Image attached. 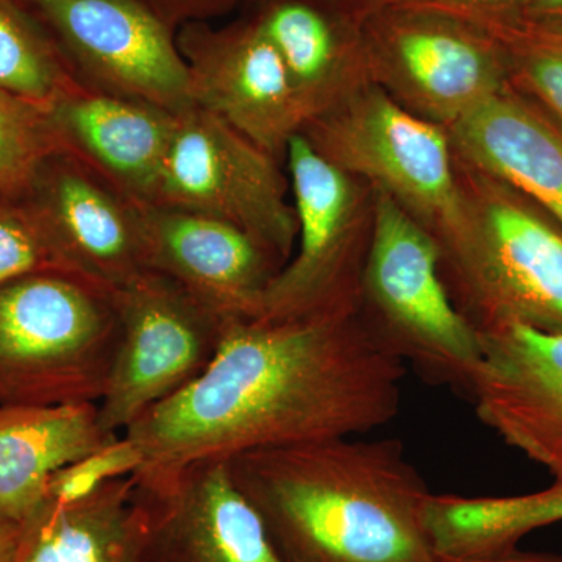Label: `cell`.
Instances as JSON below:
<instances>
[{"instance_id":"2","label":"cell","mask_w":562,"mask_h":562,"mask_svg":"<svg viewBox=\"0 0 562 562\" xmlns=\"http://www.w3.org/2000/svg\"><path fill=\"white\" fill-rule=\"evenodd\" d=\"M284 562H447L431 492L398 439L333 438L228 458Z\"/></svg>"},{"instance_id":"28","label":"cell","mask_w":562,"mask_h":562,"mask_svg":"<svg viewBox=\"0 0 562 562\" xmlns=\"http://www.w3.org/2000/svg\"><path fill=\"white\" fill-rule=\"evenodd\" d=\"M390 5L442 14L486 33L524 20V0H391Z\"/></svg>"},{"instance_id":"9","label":"cell","mask_w":562,"mask_h":562,"mask_svg":"<svg viewBox=\"0 0 562 562\" xmlns=\"http://www.w3.org/2000/svg\"><path fill=\"white\" fill-rule=\"evenodd\" d=\"M281 162L209 111L177 116L151 205L205 214L236 225L286 265L297 217Z\"/></svg>"},{"instance_id":"12","label":"cell","mask_w":562,"mask_h":562,"mask_svg":"<svg viewBox=\"0 0 562 562\" xmlns=\"http://www.w3.org/2000/svg\"><path fill=\"white\" fill-rule=\"evenodd\" d=\"M192 99L280 162L306 121L276 47L251 14L177 32Z\"/></svg>"},{"instance_id":"17","label":"cell","mask_w":562,"mask_h":562,"mask_svg":"<svg viewBox=\"0 0 562 562\" xmlns=\"http://www.w3.org/2000/svg\"><path fill=\"white\" fill-rule=\"evenodd\" d=\"M63 150L140 203L154 202L177 116L77 80L49 109Z\"/></svg>"},{"instance_id":"14","label":"cell","mask_w":562,"mask_h":562,"mask_svg":"<svg viewBox=\"0 0 562 562\" xmlns=\"http://www.w3.org/2000/svg\"><path fill=\"white\" fill-rule=\"evenodd\" d=\"M22 199L70 273L114 294L147 271L140 202L76 155L47 158Z\"/></svg>"},{"instance_id":"13","label":"cell","mask_w":562,"mask_h":562,"mask_svg":"<svg viewBox=\"0 0 562 562\" xmlns=\"http://www.w3.org/2000/svg\"><path fill=\"white\" fill-rule=\"evenodd\" d=\"M133 475L144 509L139 562H284L227 460Z\"/></svg>"},{"instance_id":"27","label":"cell","mask_w":562,"mask_h":562,"mask_svg":"<svg viewBox=\"0 0 562 562\" xmlns=\"http://www.w3.org/2000/svg\"><path fill=\"white\" fill-rule=\"evenodd\" d=\"M143 465V454L131 439L121 435L81 460L52 475L47 497L76 501L121 476L132 475Z\"/></svg>"},{"instance_id":"25","label":"cell","mask_w":562,"mask_h":562,"mask_svg":"<svg viewBox=\"0 0 562 562\" xmlns=\"http://www.w3.org/2000/svg\"><path fill=\"white\" fill-rule=\"evenodd\" d=\"M49 109L0 90V195L20 201L41 165L61 151Z\"/></svg>"},{"instance_id":"19","label":"cell","mask_w":562,"mask_h":562,"mask_svg":"<svg viewBox=\"0 0 562 562\" xmlns=\"http://www.w3.org/2000/svg\"><path fill=\"white\" fill-rule=\"evenodd\" d=\"M449 135L458 162L503 181L562 225V132L512 87Z\"/></svg>"},{"instance_id":"20","label":"cell","mask_w":562,"mask_h":562,"mask_svg":"<svg viewBox=\"0 0 562 562\" xmlns=\"http://www.w3.org/2000/svg\"><path fill=\"white\" fill-rule=\"evenodd\" d=\"M120 436L103 430L98 403L0 405V522L24 524L55 472Z\"/></svg>"},{"instance_id":"7","label":"cell","mask_w":562,"mask_h":562,"mask_svg":"<svg viewBox=\"0 0 562 562\" xmlns=\"http://www.w3.org/2000/svg\"><path fill=\"white\" fill-rule=\"evenodd\" d=\"M297 217V249L266 288L255 319L357 313L372 225V190L322 157L305 133L284 157Z\"/></svg>"},{"instance_id":"11","label":"cell","mask_w":562,"mask_h":562,"mask_svg":"<svg viewBox=\"0 0 562 562\" xmlns=\"http://www.w3.org/2000/svg\"><path fill=\"white\" fill-rule=\"evenodd\" d=\"M76 79L173 114L192 109L177 32L139 0H25Z\"/></svg>"},{"instance_id":"24","label":"cell","mask_w":562,"mask_h":562,"mask_svg":"<svg viewBox=\"0 0 562 562\" xmlns=\"http://www.w3.org/2000/svg\"><path fill=\"white\" fill-rule=\"evenodd\" d=\"M487 33L505 54L509 87L562 132V29L522 20Z\"/></svg>"},{"instance_id":"29","label":"cell","mask_w":562,"mask_h":562,"mask_svg":"<svg viewBox=\"0 0 562 562\" xmlns=\"http://www.w3.org/2000/svg\"><path fill=\"white\" fill-rule=\"evenodd\" d=\"M160 18L169 29L179 32L181 27L195 22H213L227 16L246 0H139Z\"/></svg>"},{"instance_id":"3","label":"cell","mask_w":562,"mask_h":562,"mask_svg":"<svg viewBox=\"0 0 562 562\" xmlns=\"http://www.w3.org/2000/svg\"><path fill=\"white\" fill-rule=\"evenodd\" d=\"M441 247L424 225L372 190V225L357 316L380 349L431 386L471 397L482 335L458 310L442 277Z\"/></svg>"},{"instance_id":"5","label":"cell","mask_w":562,"mask_h":562,"mask_svg":"<svg viewBox=\"0 0 562 562\" xmlns=\"http://www.w3.org/2000/svg\"><path fill=\"white\" fill-rule=\"evenodd\" d=\"M460 165L469 228L441 268L479 331L505 322L562 331V225L519 191Z\"/></svg>"},{"instance_id":"23","label":"cell","mask_w":562,"mask_h":562,"mask_svg":"<svg viewBox=\"0 0 562 562\" xmlns=\"http://www.w3.org/2000/svg\"><path fill=\"white\" fill-rule=\"evenodd\" d=\"M76 81L25 0H0V90L50 109Z\"/></svg>"},{"instance_id":"10","label":"cell","mask_w":562,"mask_h":562,"mask_svg":"<svg viewBox=\"0 0 562 562\" xmlns=\"http://www.w3.org/2000/svg\"><path fill=\"white\" fill-rule=\"evenodd\" d=\"M113 299L120 342L98 412L103 430L122 435L205 371L227 322L154 271L140 273Z\"/></svg>"},{"instance_id":"22","label":"cell","mask_w":562,"mask_h":562,"mask_svg":"<svg viewBox=\"0 0 562 562\" xmlns=\"http://www.w3.org/2000/svg\"><path fill=\"white\" fill-rule=\"evenodd\" d=\"M562 522V479L547 490L509 497L454 495L446 509L450 542L465 558L517 549L525 536Z\"/></svg>"},{"instance_id":"8","label":"cell","mask_w":562,"mask_h":562,"mask_svg":"<svg viewBox=\"0 0 562 562\" xmlns=\"http://www.w3.org/2000/svg\"><path fill=\"white\" fill-rule=\"evenodd\" d=\"M361 31L373 85L447 131L509 87L501 44L468 22L387 5Z\"/></svg>"},{"instance_id":"33","label":"cell","mask_w":562,"mask_h":562,"mask_svg":"<svg viewBox=\"0 0 562 562\" xmlns=\"http://www.w3.org/2000/svg\"><path fill=\"white\" fill-rule=\"evenodd\" d=\"M22 524L0 522V562H11L20 543Z\"/></svg>"},{"instance_id":"4","label":"cell","mask_w":562,"mask_h":562,"mask_svg":"<svg viewBox=\"0 0 562 562\" xmlns=\"http://www.w3.org/2000/svg\"><path fill=\"white\" fill-rule=\"evenodd\" d=\"M120 342L113 294L69 272L0 286V405L99 403Z\"/></svg>"},{"instance_id":"32","label":"cell","mask_w":562,"mask_h":562,"mask_svg":"<svg viewBox=\"0 0 562 562\" xmlns=\"http://www.w3.org/2000/svg\"><path fill=\"white\" fill-rule=\"evenodd\" d=\"M447 562H562V554L549 552H528L519 547L509 552L495 554V557L473 558V560Z\"/></svg>"},{"instance_id":"18","label":"cell","mask_w":562,"mask_h":562,"mask_svg":"<svg viewBox=\"0 0 562 562\" xmlns=\"http://www.w3.org/2000/svg\"><path fill=\"white\" fill-rule=\"evenodd\" d=\"M250 2L249 14L276 47L306 125L373 85L361 24L319 0Z\"/></svg>"},{"instance_id":"6","label":"cell","mask_w":562,"mask_h":562,"mask_svg":"<svg viewBox=\"0 0 562 562\" xmlns=\"http://www.w3.org/2000/svg\"><path fill=\"white\" fill-rule=\"evenodd\" d=\"M303 133L322 157L412 214L442 255L462 241L469 205L447 128L371 85Z\"/></svg>"},{"instance_id":"16","label":"cell","mask_w":562,"mask_h":562,"mask_svg":"<svg viewBox=\"0 0 562 562\" xmlns=\"http://www.w3.org/2000/svg\"><path fill=\"white\" fill-rule=\"evenodd\" d=\"M147 271L161 273L224 322L255 319L283 261L228 222L140 203Z\"/></svg>"},{"instance_id":"26","label":"cell","mask_w":562,"mask_h":562,"mask_svg":"<svg viewBox=\"0 0 562 562\" xmlns=\"http://www.w3.org/2000/svg\"><path fill=\"white\" fill-rule=\"evenodd\" d=\"M43 271L69 272L32 206L0 195V286Z\"/></svg>"},{"instance_id":"15","label":"cell","mask_w":562,"mask_h":562,"mask_svg":"<svg viewBox=\"0 0 562 562\" xmlns=\"http://www.w3.org/2000/svg\"><path fill=\"white\" fill-rule=\"evenodd\" d=\"M483 357L471 397L503 442L562 479V331L505 322L480 331Z\"/></svg>"},{"instance_id":"21","label":"cell","mask_w":562,"mask_h":562,"mask_svg":"<svg viewBox=\"0 0 562 562\" xmlns=\"http://www.w3.org/2000/svg\"><path fill=\"white\" fill-rule=\"evenodd\" d=\"M144 509L135 475L76 501H47L22 524L11 562H139Z\"/></svg>"},{"instance_id":"31","label":"cell","mask_w":562,"mask_h":562,"mask_svg":"<svg viewBox=\"0 0 562 562\" xmlns=\"http://www.w3.org/2000/svg\"><path fill=\"white\" fill-rule=\"evenodd\" d=\"M319 2L349 20L362 24L373 13L390 5L391 0H319Z\"/></svg>"},{"instance_id":"1","label":"cell","mask_w":562,"mask_h":562,"mask_svg":"<svg viewBox=\"0 0 562 562\" xmlns=\"http://www.w3.org/2000/svg\"><path fill=\"white\" fill-rule=\"evenodd\" d=\"M405 375L357 313L233 321L205 371L122 435L143 454V472L353 438L397 416Z\"/></svg>"},{"instance_id":"30","label":"cell","mask_w":562,"mask_h":562,"mask_svg":"<svg viewBox=\"0 0 562 562\" xmlns=\"http://www.w3.org/2000/svg\"><path fill=\"white\" fill-rule=\"evenodd\" d=\"M524 20L562 29V0H524Z\"/></svg>"}]
</instances>
